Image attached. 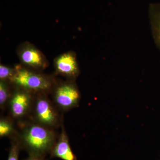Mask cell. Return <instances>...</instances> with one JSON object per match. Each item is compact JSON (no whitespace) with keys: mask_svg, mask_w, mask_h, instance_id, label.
<instances>
[{"mask_svg":"<svg viewBox=\"0 0 160 160\" xmlns=\"http://www.w3.org/2000/svg\"><path fill=\"white\" fill-rule=\"evenodd\" d=\"M148 14L153 40L160 50V3L150 4Z\"/></svg>","mask_w":160,"mask_h":160,"instance_id":"obj_9","label":"cell"},{"mask_svg":"<svg viewBox=\"0 0 160 160\" xmlns=\"http://www.w3.org/2000/svg\"><path fill=\"white\" fill-rule=\"evenodd\" d=\"M15 69L10 83L16 88L40 93L49 91L53 87V81L47 76L20 65Z\"/></svg>","mask_w":160,"mask_h":160,"instance_id":"obj_2","label":"cell"},{"mask_svg":"<svg viewBox=\"0 0 160 160\" xmlns=\"http://www.w3.org/2000/svg\"><path fill=\"white\" fill-rule=\"evenodd\" d=\"M24 160H45V158L35 155H29V157Z\"/></svg>","mask_w":160,"mask_h":160,"instance_id":"obj_14","label":"cell"},{"mask_svg":"<svg viewBox=\"0 0 160 160\" xmlns=\"http://www.w3.org/2000/svg\"><path fill=\"white\" fill-rule=\"evenodd\" d=\"M15 69V68L5 66L1 64L0 65V79L2 81L10 82L12 78L14 75Z\"/></svg>","mask_w":160,"mask_h":160,"instance_id":"obj_12","label":"cell"},{"mask_svg":"<svg viewBox=\"0 0 160 160\" xmlns=\"http://www.w3.org/2000/svg\"><path fill=\"white\" fill-rule=\"evenodd\" d=\"M50 154L52 158H58L62 160H77L72 150L69 138L64 128Z\"/></svg>","mask_w":160,"mask_h":160,"instance_id":"obj_8","label":"cell"},{"mask_svg":"<svg viewBox=\"0 0 160 160\" xmlns=\"http://www.w3.org/2000/svg\"><path fill=\"white\" fill-rule=\"evenodd\" d=\"M20 149L21 147L17 142L12 143L7 160H19Z\"/></svg>","mask_w":160,"mask_h":160,"instance_id":"obj_13","label":"cell"},{"mask_svg":"<svg viewBox=\"0 0 160 160\" xmlns=\"http://www.w3.org/2000/svg\"><path fill=\"white\" fill-rule=\"evenodd\" d=\"M81 94L77 86L73 82H67L56 87L53 99L60 109L67 111L78 106Z\"/></svg>","mask_w":160,"mask_h":160,"instance_id":"obj_4","label":"cell"},{"mask_svg":"<svg viewBox=\"0 0 160 160\" xmlns=\"http://www.w3.org/2000/svg\"><path fill=\"white\" fill-rule=\"evenodd\" d=\"M9 83L7 81H0V106L3 109L8 103L11 97Z\"/></svg>","mask_w":160,"mask_h":160,"instance_id":"obj_10","label":"cell"},{"mask_svg":"<svg viewBox=\"0 0 160 160\" xmlns=\"http://www.w3.org/2000/svg\"><path fill=\"white\" fill-rule=\"evenodd\" d=\"M56 136L51 129L38 123L27 125L22 129L18 143L29 155L45 158L50 154L56 142Z\"/></svg>","mask_w":160,"mask_h":160,"instance_id":"obj_1","label":"cell"},{"mask_svg":"<svg viewBox=\"0 0 160 160\" xmlns=\"http://www.w3.org/2000/svg\"><path fill=\"white\" fill-rule=\"evenodd\" d=\"M14 132V127L12 122L7 118H1L0 120V136L1 138L9 137Z\"/></svg>","mask_w":160,"mask_h":160,"instance_id":"obj_11","label":"cell"},{"mask_svg":"<svg viewBox=\"0 0 160 160\" xmlns=\"http://www.w3.org/2000/svg\"><path fill=\"white\" fill-rule=\"evenodd\" d=\"M18 54L23 65L33 70H44L49 66L45 56L36 47L26 42L22 44L18 49Z\"/></svg>","mask_w":160,"mask_h":160,"instance_id":"obj_5","label":"cell"},{"mask_svg":"<svg viewBox=\"0 0 160 160\" xmlns=\"http://www.w3.org/2000/svg\"><path fill=\"white\" fill-rule=\"evenodd\" d=\"M44 93H39L36 99L34 117L38 123L52 129L58 124L59 116L55 107Z\"/></svg>","mask_w":160,"mask_h":160,"instance_id":"obj_3","label":"cell"},{"mask_svg":"<svg viewBox=\"0 0 160 160\" xmlns=\"http://www.w3.org/2000/svg\"><path fill=\"white\" fill-rule=\"evenodd\" d=\"M32 92L17 88L9 102L10 113L12 117L20 119L28 114L33 103Z\"/></svg>","mask_w":160,"mask_h":160,"instance_id":"obj_6","label":"cell"},{"mask_svg":"<svg viewBox=\"0 0 160 160\" xmlns=\"http://www.w3.org/2000/svg\"><path fill=\"white\" fill-rule=\"evenodd\" d=\"M56 71L58 74L69 78H76L80 73L76 56L69 51L60 55L54 61Z\"/></svg>","mask_w":160,"mask_h":160,"instance_id":"obj_7","label":"cell"}]
</instances>
